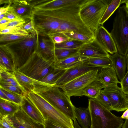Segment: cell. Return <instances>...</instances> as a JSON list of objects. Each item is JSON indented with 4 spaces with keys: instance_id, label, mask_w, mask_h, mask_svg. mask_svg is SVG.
Returning <instances> with one entry per match:
<instances>
[{
    "instance_id": "b9f144b4",
    "label": "cell",
    "mask_w": 128,
    "mask_h": 128,
    "mask_svg": "<svg viewBox=\"0 0 128 128\" xmlns=\"http://www.w3.org/2000/svg\"><path fill=\"white\" fill-rule=\"evenodd\" d=\"M121 88L126 94H128V70L122 80L120 81Z\"/></svg>"
},
{
    "instance_id": "d6986e66",
    "label": "cell",
    "mask_w": 128,
    "mask_h": 128,
    "mask_svg": "<svg viewBox=\"0 0 128 128\" xmlns=\"http://www.w3.org/2000/svg\"><path fill=\"white\" fill-rule=\"evenodd\" d=\"M20 106L24 112L36 122L45 126V120L42 114L36 106L25 96Z\"/></svg>"
},
{
    "instance_id": "e575fe53",
    "label": "cell",
    "mask_w": 128,
    "mask_h": 128,
    "mask_svg": "<svg viewBox=\"0 0 128 128\" xmlns=\"http://www.w3.org/2000/svg\"><path fill=\"white\" fill-rule=\"evenodd\" d=\"M63 33L70 39L82 42L84 43L94 39L86 35L77 32H70Z\"/></svg>"
},
{
    "instance_id": "c3c4849f",
    "label": "cell",
    "mask_w": 128,
    "mask_h": 128,
    "mask_svg": "<svg viewBox=\"0 0 128 128\" xmlns=\"http://www.w3.org/2000/svg\"><path fill=\"white\" fill-rule=\"evenodd\" d=\"M0 98L3 100L11 101L6 95L0 89Z\"/></svg>"
},
{
    "instance_id": "9a60e30c",
    "label": "cell",
    "mask_w": 128,
    "mask_h": 128,
    "mask_svg": "<svg viewBox=\"0 0 128 128\" xmlns=\"http://www.w3.org/2000/svg\"><path fill=\"white\" fill-rule=\"evenodd\" d=\"M84 0H31L33 8L42 10H52L83 2Z\"/></svg>"
},
{
    "instance_id": "f907efd6",
    "label": "cell",
    "mask_w": 128,
    "mask_h": 128,
    "mask_svg": "<svg viewBox=\"0 0 128 128\" xmlns=\"http://www.w3.org/2000/svg\"><path fill=\"white\" fill-rule=\"evenodd\" d=\"M124 3H125L126 4V5H124L125 8L127 15L128 16V0H121V4Z\"/></svg>"
},
{
    "instance_id": "e0dca14e",
    "label": "cell",
    "mask_w": 128,
    "mask_h": 128,
    "mask_svg": "<svg viewBox=\"0 0 128 128\" xmlns=\"http://www.w3.org/2000/svg\"><path fill=\"white\" fill-rule=\"evenodd\" d=\"M38 45L36 52L43 59L55 60V44L49 37L38 34Z\"/></svg>"
},
{
    "instance_id": "4fadbf2b",
    "label": "cell",
    "mask_w": 128,
    "mask_h": 128,
    "mask_svg": "<svg viewBox=\"0 0 128 128\" xmlns=\"http://www.w3.org/2000/svg\"><path fill=\"white\" fill-rule=\"evenodd\" d=\"M86 61L66 70L57 80L55 85L60 88L80 76L98 68L88 64Z\"/></svg>"
},
{
    "instance_id": "f546056e",
    "label": "cell",
    "mask_w": 128,
    "mask_h": 128,
    "mask_svg": "<svg viewBox=\"0 0 128 128\" xmlns=\"http://www.w3.org/2000/svg\"><path fill=\"white\" fill-rule=\"evenodd\" d=\"M121 0H112L106 9L100 22V24L102 25L111 15L119 7Z\"/></svg>"
},
{
    "instance_id": "8992f818",
    "label": "cell",
    "mask_w": 128,
    "mask_h": 128,
    "mask_svg": "<svg viewBox=\"0 0 128 128\" xmlns=\"http://www.w3.org/2000/svg\"><path fill=\"white\" fill-rule=\"evenodd\" d=\"M111 1L85 0L81 4L79 12L80 18L94 33L100 25L101 20Z\"/></svg>"
},
{
    "instance_id": "f1b7e54d",
    "label": "cell",
    "mask_w": 128,
    "mask_h": 128,
    "mask_svg": "<svg viewBox=\"0 0 128 128\" xmlns=\"http://www.w3.org/2000/svg\"><path fill=\"white\" fill-rule=\"evenodd\" d=\"M86 62L90 65L100 68L112 66V62L109 57L88 58Z\"/></svg>"
},
{
    "instance_id": "60d3db41",
    "label": "cell",
    "mask_w": 128,
    "mask_h": 128,
    "mask_svg": "<svg viewBox=\"0 0 128 128\" xmlns=\"http://www.w3.org/2000/svg\"><path fill=\"white\" fill-rule=\"evenodd\" d=\"M27 22H28L25 20H12L6 24L0 25V30L9 27H13L21 24H25Z\"/></svg>"
},
{
    "instance_id": "816d5d0a",
    "label": "cell",
    "mask_w": 128,
    "mask_h": 128,
    "mask_svg": "<svg viewBox=\"0 0 128 128\" xmlns=\"http://www.w3.org/2000/svg\"><path fill=\"white\" fill-rule=\"evenodd\" d=\"M128 116V108L123 113L121 117L123 119H126Z\"/></svg>"
},
{
    "instance_id": "5b68a950",
    "label": "cell",
    "mask_w": 128,
    "mask_h": 128,
    "mask_svg": "<svg viewBox=\"0 0 128 128\" xmlns=\"http://www.w3.org/2000/svg\"><path fill=\"white\" fill-rule=\"evenodd\" d=\"M91 119L90 128H121V117L116 116L95 99H88V108Z\"/></svg>"
},
{
    "instance_id": "7bdbcfd3",
    "label": "cell",
    "mask_w": 128,
    "mask_h": 128,
    "mask_svg": "<svg viewBox=\"0 0 128 128\" xmlns=\"http://www.w3.org/2000/svg\"><path fill=\"white\" fill-rule=\"evenodd\" d=\"M5 14L6 18L12 20H24L17 15L10 8V7L8 11Z\"/></svg>"
},
{
    "instance_id": "ffe728a7",
    "label": "cell",
    "mask_w": 128,
    "mask_h": 128,
    "mask_svg": "<svg viewBox=\"0 0 128 128\" xmlns=\"http://www.w3.org/2000/svg\"><path fill=\"white\" fill-rule=\"evenodd\" d=\"M96 79L106 86L118 85L120 84L116 72L112 66L100 68Z\"/></svg>"
},
{
    "instance_id": "7402d4cb",
    "label": "cell",
    "mask_w": 128,
    "mask_h": 128,
    "mask_svg": "<svg viewBox=\"0 0 128 128\" xmlns=\"http://www.w3.org/2000/svg\"><path fill=\"white\" fill-rule=\"evenodd\" d=\"M14 73L20 84L28 92L34 90L35 85L51 86L47 83L30 77L16 69Z\"/></svg>"
},
{
    "instance_id": "f35d334b",
    "label": "cell",
    "mask_w": 128,
    "mask_h": 128,
    "mask_svg": "<svg viewBox=\"0 0 128 128\" xmlns=\"http://www.w3.org/2000/svg\"><path fill=\"white\" fill-rule=\"evenodd\" d=\"M26 36L10 34H0V42H11L22 38Z\"/></svg>"
},
{
    "instance_id": "1f68e13d",
    "label": "cell",
    "mask_w": 128,
    "mask_h": 128,
    "mask_svg": "<svg viewBox=\"0 0 128 128\" xmlns=\"http://www.w3.org/2000/svg\"><path fill=\"white\" fill-rule=\"evenodd\" d=\"M79 48L72 49L55 48V60H64L78 53Z\"/></svg>"
},
{
    "instance_id": "277c9868",
    "label": "cell",
    "mask_w": 128,
    "mask_h": 128,
    "mask_svg": "<svg viewBox=\"0 0 128 128\" xmlns=\"http://www.w3.org/2000/svg\"><path fill=\"white\" fill-rule=\"evenodd\" d=\"M31 19L39 35L49 37L58 32L61 21L59 8L42 10L33 8Z\"/></svg>"
},
{
    "instance_id": "8fae6325",
    "label": "cell",
    "mask_w": 128,
    "mask_h": 128,
    "mask_svg": "<svg viewBox=\"0 0 128 128\" xmlns=\"http://www.w3.org/2000/svg\"><path fill=\"white\" fill-rule=\"evenodd\" d=\"M101 92L109 99L112 110L122 112L128 108V101L126 95L118 85L106 86Z\"/></svg>"
},
{
    "instance_id": "2e32d148",
    "label": "cell",
    "mask_w": 128,
    "mask_h": 128,
    "mask_svg": "<svg viewBox=\"0 0 128 128\" xmlns=\"http://www.w3.org/2000/svg\"><path fill=\"white\" fill-rule=\"evenodd\" d=\"M78 53L80 56L88 58L109 57L110 55L94 38L83 44L79 48Z\"/></svg>"
},
{
    "instance_id": "9c48e42d",
    "label": "cell",
    "mask_w": 128,
    "mask_h": 128,
    "mask_svg": "<svg viewBox=\"0 0 128 128\" xmlns=\"http://www.w3.org/2000/svg\"><path fill=\"white\" fill-rule=\"evenodd\" d=\"M55 61H46L35 52L18 70L28 76L40 80L54 68Z\"/></svg>"
},
{
    "instance_id": "30bf717a",
    "label": "cell",
    "mask_w": 128,
    "mask_h": 128,
    "mask_svg": "<svg viewBox=\"0 0 128 128\" xmlns=\"http://www.w3.org/2000/svg\"><path fill=\"white\" fill-rule=\"evenodd\" d=\"M100 68L88 72L72 80L60 88L69 98L82 96L84 90L96 79Z\"/></svg>"
},
{
    "instance_id": "74e56055",
    "label": "cell",
    "mask_w": 128,
    "mask_h": 128,
    "mask_svg": "<svg viewBox=\"0 0 128 128\" xmlns=\"http://www.w3.org/2000/svg\"><path fill=\"white\" fill-rule=\"evenodd\" d=\"M95 99L110 111L112 110V108L109 99L101 91L100 94Z\"/></svg>"
},
{
    "instance_id": "7c38bea8",
    "label": "cell",
    "mask_w": 128,
    "mask_h": 128,
    "mask_svg": "<svg viewBox=\"0 0 128 128\" xmlns=\"http://www.w3.org/2000/svg\"><path fill=\"white\" fill-rule=\"evenodd\" d=\"M8 123L14 128H44V126L30 117L20 106L13 115L4 116Z\"/></svg>"
},
{
    "instance_id": "83f0119b",
    "label": "cell",
    "mask_w": 128,
    "mask_h": 128,
    "mask_svg": "<svg viewBox=\"0 0 128 128\" xmlns=\"http://www.w3.org/2000/svg\"><path fill=\"white\" fill-rule=\"evenodd\" d=\"M66 70L56 68L54 67L40 81L51 85H55L57 80L63 74Z\"/></svg>"
},
{
    "instance_id": "cb8c5ba5",
    "label": "cell",
    "mask_w": 128,
    "mask_h": 128,
    "mask_svg": "<svg viewBox=\"0 0 128 128\" xmlns=\"http://www.w3.org/2000/svg\"><path fill=\"white\" fill-rule=\"evenodd\" d=\"M75 117L82 128H89L91 124L90 113L88 108H74Z\"/></svg>"
},
{
    "instance_id": "7a4b0ae2",
    "label": "cell",
    "mask_w": 128,
    "mask_h": 128,
    "mask_svg": "<svg viewBox=\"0 0 128 128\" xmlns=\"http://www.w3.org/2000/svg\"><path fill=\"white\" fill-rule=\"evenodd\" d=\"M33 90L42 97L56 109L74 121L76 120L75 106L70 99L55 85L34 86Z\"/></svg>"
},
{
    "instance_id": "ee69618b",
    "label": "cell",
    "mask_w": 128,
    "mask_h": 128,
    "mask_svg": "<svg viewBox=\"0 0 128 128\" xmlns=\"http://www.w3.org/2000/svg\"><path fill=\"white\" fill-rule=\"evenodd\" d=\"M44 128H64L60 126L51 119L47 118L45 119Z\"/></svg>"
},
{
    "instance_id": "d6a6232c",
    "label": "cell",
    "mask_w": 128,
    "mask_h": 128,
    "mask_svg": "<svg viewBox=\"0 0 128 128\" xmlns=\"http://www.w3.org/2000/svg\"><path fill=\"white\" fill-rule=\"evenodd\" d=\"M24 24L9 27L0 30V34H10L17 35L26 36L29 33L24 28Z\"/></svg>"
},
{
    "instance_id": "ab89813d",
    "label": "cell",
    "mask_w": 128,
    "mask_h": 128,
    "mask_svg": "<svg viewBox=\"0 0 128 128\" xmlns=\"http://www.w3.org/2000/svg\"><path fill=\"white\" fill-rule=\"evenodd\" d=\"M49 37L55 44L61 43L70 39L63 32H62L55 33Z\"/></svg>"
},
{
    "instance_id": "7dc6e473",
    "label": "cell",
    "mask_w": 128,
    "mask_h": 128,
    "mask_svg": "<svg viewBox=\"0 0 128 128\" xmlns=\"http://www.w3.org/2000/svg\"><path fill=\"white\" fill-rule=\"evenodd\" d=\"M12 0L10 3L6 6L1 7L0 8V14H1L6 13L8 10L12 2Z\"/></svg>"
},
{
    "instance_id": "836d02e7",
    "label": "cell",
    "mask_w": 128,
    "mask_h": 128,
    "mask_svg": "<svg viewBox=\"0 0 128 128\" xmlns=\"http://www.w3.org/2000/svg\"><path fill=\"white\" fill-rule=\"evenodd\" d=\"M84 43L82 42L70 39L61 43L55 44V48L72 49L80 48Z\"/></svg>"
},
{
    "instance_id": "db71d44e",
    "label": "cell",
    "mask_w": 128,
    "mask_h": 128,
    "mask_svg": "<svg viewBox=\"0 0 128 128\" xmlns=\"http://www.w3.org/2000/svg\"><path fill=\"white\" fill-rule=\"evenodd\" d=\"M74 125L75 128H82L80 126L76 120L74 121Z\"/></svg>"
},
{
    "instance_id": "ac0fdd59",
    "label": "cell",
    "mask_w": 128,
    "mask_h": 128,
    "mask_svg": "<svg viewBox=\"0 0 128 128\" xmlns=\"http://www.w3.org/2000/svg\"><path fill=\"white\" fill-rule=\"evenodd\" d=\"M10 8L17 15L26 21L30 20L33 8L28 0H12Z\"/></svg>"
},
{
    "instance_id": "603a6c76",
    "label": "cell",
    "mask_w": 128,
    "mask_h": 128,
    "mask_svg": "<svg viewBox=\"0 0 128 128\" xmlns=\"http://www.w3.org/2000/svg\"><path fill=\"white\" fill-rule=\"evenodd\" d=\"M88 59L78 53L64 60H55L54 66L56 68L66 70L86 62Z\"/></svg>"
},
{
    "instance_id": "d4e9b609",
    "label": "cell",
    "mask_w": 128,
    "mask_h": 128,
    "mask_svg": "<svg viewBox=\"0 0 128 128\" xmlns=\"http://www.w3.org/2000/svg\"><path fill=\"white\" fill-rule=\"evenodd\" d=\"M105 85L99 80L96 79L88 85L83 90L82 96L95 99L105 87Z\"/></svg>"
},
{
    "instance_id": "8d00e7d4",
    "label": "cell",
    "mask_w": 128,
    "mask_h": 128,
    "mask_svg": "<svg viewBox=\"0 0 128 128\" xmlns=\"http://www.w3.org/2000/svg\"><path fill=\"white\" fill-rule=\"evenodd\" d=\"M1 90L6 95L10 100L20 105L24 96L0 87Z\"/></svg>"
},
{
    "instance_id": "52a82bcc",
    "label": "cell",
    "mask_w": 128,
    "mask_h": 128,
    "mask_svg": "<svg viewBox=\"0 0 128 128\" xmlns=\"http://www.w3.org/2000/svg\"><path fill=\"white\" fill-rule=\"evenodd\" d=\"M25 96L40 111L45 120L50 118L64 128H75L72 120L60 111L33 90L28 92Z\"/></svg>"
},
{
    "instance_id": "bcb514c9",
    "label": "cell",
    "mask_w": 128,
    "mask_h": 128,
    "mask_svg": "<svg viewBox=\"0 0 128 128\" xmlns=\"http://www.w3.org/2000/svg\"><path fill=\"white\" fill-rule=\"evenodd\" d=\"M0 128H14L10 125L3 117L0 116Z\"/></svg>"
},
{
    "instance_id": "6f0895ef",
    "label": "cell",
    "mask_w": 128,
    "mask_h": 128,
    "mask_svg": "<svg viewBox=\"0 0 128 128\" xmlns=\"http://www.w3.org/2000/svg\"><path fill=\"white\" fill-rule=\"evenodd\" d=\"M126 97H127V100H128V94H126Z\"/></svg>"
},
{
    "instance_id": "4dcf8cb0",
    "label": "cell",
    "mask_w": 128,
    "mask_h": 128,
    "mask_svg": "<svg viewBox=\"0 0 128 128\" xmlns=\"http://www.w3.org/2000/svg\"><path fill=\"white\" fill-rule=\"evenodd\" d=\"M0 82L5 83L15 86L22 87L18 81L14 72L0 70Z\"/></svg>"
},
{
    "instance_id": "3957f363",
    "label": "cell",
    "mask_w": 128,
    "mask_h": 128,
    "mask_svg": "<svg viewBox=\"0 0 128 128\" xmlns=\"http://www.w3.org/2000/svg\"><path fill=\"white\" fill-rule=\"evenodd\" d=\"M83 2L59 8L61 21L58 32H74L94 39V33L84 23L80 15V6Z\"/></svg>"
},
{
    "instance_id": "44dd1931",
    "label": "cell",
    "mask_w": 128,
    "mask_h": 128,
    "mask_svg": "<svg viewBox=\"0 0 128 128\" xmlns=\"http://www.w3.org/2000/svg\"><path fill=\"white\" fill-rule=\"evenodd\" d=\"M109 58L112 62V66L120 81L126 73L127 62L126 57L122 56L118 52L112 55H110Z\"/></svg>"
},
{
    "instance_id": "9f6ffc18",
    "label": "cell",
    "mask_w": 128,
    "mask_h": 128,
    "mask_svg": "<svg viewBox=\"0 0 128 128\" xmlns=\"http://www.w3.org/2000/svg\"><path fill=\"white\" fill-rule=\"evenodd\" d=\"M126 60L127 62V70H128V53L127 55L126 56Z\"/></svg>"
},
{
    "instance_id": "4316f807",
    "label": "cell",
    "mask_w": 128,
    "mask_h": 128,
    "mask_svg": "<svg viewBox=\"0 0 128 128\" xmlns=\"http://www.w3.org/2000/svg\"><path fill=\"white\" fill-rule=\"evenodd\" d=\"M20 105L12 102L0 99V116L13 115Z\"/></svg>"
},
{
    "instance_id": "484cf974",
    "label": "cell",
    "mask_w": 128,
    "mask_h": 128,
    "mask_svg": "<svg viewBox=\"0 0 128 128\" xmlns=\"http://www.w3.org/2000/svg\"><path fill=\"white\" fill-rule=\"evenodd\" d=\"M0 70L14 72L16 70L14 60L9 54L0 49Z\"/></svg>"
},
{
    "instance_id": "f6af8a7d",
    "label": "cell",
    "mask_w": 128,
    "mask_h": 128,
    "mask_svg": "<svg viewBox=\"0 0 128 128\" xmlns=\"http://www.w3.org/2000/svg\"><path fill=\"white\" fill-rule=\"evenodd\" d=\"M24 24V28L29 34H36L37 31L35 29L32 21L31 19Z\"/></svg>"
},
{
    "instance_id": "6da1fadb",
    "label": "cell",
    "mask_w": 128,
    "mask_h": 128,
    "mask_svg": "<svg viewBox=\"0 0 128 128\" xmlns=\"http://www.w3.org/2000/svg\"><path fill=\"white\" fill-rule=\"evenodd\" d=\"M38 38L37 32L36 34L30 33L24 38L2 42L0 44V49L12 57L16 69H18L37 50Z\"/></svg>"
},
{
    "instance_id": "d590c367",
    "label": "cell",
    "mask_w": 128,
    "mask_h": 128,
    "mask_svg": "<svg viewBox=\"0 0 128 128\" xmlns=\"http://www.w3.org/2000/svg\"><path fill=\"white\" fill-rule=\"evenodd\" d=\"M0 87L23 96H24L28 92L22 86H15L5 83L0 82Z\"/></svg>"
},
{
    "instance_id": "f5cc1de1",
    "label": "cell",
    "mask_w": 128,
    "mask_h": 128,
    "mask_svg": "<svg viewBox=\"0 0 128 128\" xmlns=\"http://www.w3.org/2000/svg\"><path fill=\"white\" fill-rule=\"evenodd\" d=\"M122 128H128V120L126 119L124 122V123Z\"/></svg>"
},
{
    "instance_id": "5bb4252c",
    "label": "cell",
    "mask_w": 128,
    "mask_h": 128,
    "mask_svg": "<svg viewBox=\"0 0 128 128\" xmlns=\"http://www.w3.org/2000/svg\"><path fill=\"white\" fill-rule=\"evenodd\" d=\"M94 34L95 40L107 52L113 54L118 52L110 33L103 26L100 25Z\"/></svg>"
},
{
    "instance_id": "681fc988",
    "label": "cell",
    "mask_w": 128,
    "mask_h": 128,
    "mask_svg": "<svg viewBox=\"0 0 128 128\" xmlns=\"http://www.w3.org/2000/svg\"><path fill=\"white\" fill-rule=\"evenodd\" d=\"M12 20L6 18H5L0 20V25H3L8 23L11 22Z\"/></svg>"
},
{
    "instance_id": "11a10c76",
    "label": "cell",
    "mask_w": 128,
    "mask_h": 128,
    "mask_svg": "<svg viewBox=\"0 0 128 128\" xmlns=\"http://www.w3.org/2000/svg\"><path fill=\"white\" fill-rule=\"evenodd\" d=\"M5 14H0V20H1L5 18H6Z\"/></svg>"
},
{
    "instance_id": "ba28073f",
    "label": "cell",
    "mask_w": 128,
    "mask_h": 128,
    "mask_svg": "<svg viewBox=\"0 0 128 128\" xmlns=\"http://www.w3.org/2000/svg\"><path fill=\"white\" fill-rule=\"evenodd\" d=\"M110 34L118 53L126 56L128 53V16L124 5L117 9Z\"/></svg>"
}]
</instances>
